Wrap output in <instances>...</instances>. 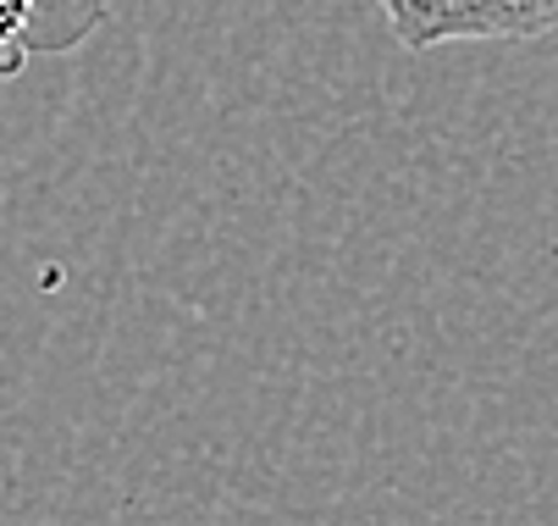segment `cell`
<instances>
[{
    "label": "cell",
    "mask_w": 558,
    "mask_h": 526,
    "mask_svg": "<svg viewBox=\"0 0 558 526\" xmlns=\"http://www.w3.org/2000/svg\"><path fill=\"white\" fill-rule=\"evenodd\" d=\"M404 50L453 39H542L558 28V0H376Z\"/></svg>",
    "instance_id": "cell-1"
},
{
    "label": "cell",
    "mask_w": 558,
    "mask_h": 526,
    "mask_svg": "<svg viewBox=\"0 0 558 526\" xmlns=\"http://www.w3.org/2000/svg\"><path fill=\"white\" fill-rule=\"evenodd\" d=\"M34 12H39V0H0V72H12V56L7 50H23L28 45Z\"/></svg>",
    "instance_id": "cell-2"
}]
</instances>
